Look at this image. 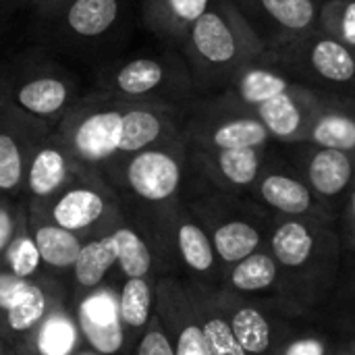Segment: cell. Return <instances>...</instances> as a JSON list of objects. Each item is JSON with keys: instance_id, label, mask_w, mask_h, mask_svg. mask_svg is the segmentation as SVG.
I'll return each mask as SVG.
<instances>
[{"instance_id": "obj_1", "label": "cell", "mask_w": 355, "mask_h": 355, "mask_svg": "<svg viewBox=\"0 0 355 355\" xmlns=\"http://www.w3.org/2000/svg\"><path fill=\"white\" fill-rule=\"evenodd\" d=\"M185 106H154L121 100L102 89L81 96L54 131L75 158L104 171L114 160L183 133Z\"/></svg>"}, {"instance_id": "obj_2", "label": "cell", "mask_w": 355, "mask_h": 355, "mask_svg": "<svg viewBox=\"0 0 355 355\" xmlns=\"http://www.w3.org/2000/svg\"><path fill=\"white\" fill-rule=\"evenodd\" d=\"M177 50L187 62L196 94L210 96L225 92L239 67L264 54L266 46L235 0H212Z\"/></svg>"}, {"instance_id": "obj_3", "label": "cell", "mask_w": 355, "mask_h": 355, "mask_svg": "<svg viewBox=\"0 0 355 355\" xmlns=\"http://www.w3.org/2000/svg\"><path fill=\"white\" fill-rule=\"evenodd\" d=\"M189 146L185 135L123 156L100 171L121 200L154 210L179 202L181 187L189 175Z\"/></svg>"}, {"instance_id": "obj_4", "label": "cell", "mask_w": 355, "mask_h": 355, "mask_svg": "<svg viewBox=\"0 0 355 355\" xmlns=\"http://www.w3.org/2000/svg\"><path fill=\"white\" fill-rule=\"evenodd\" d=\"M96 89L154 106H187L198 98L185 58L171 46L158 54L131 56L104 67L96 77Z\"/></svg>"}, {"instance_id": "obj_5", "label": "cell", "mask_w": 355, "mask_h": 355, "mask_svg": "<svg viewBox=\"0 0 355 355\" xmlns=\"http://www.w3.org/2000/svg\"><path fill=\"white\" fill-rule=\"evenodd\" d=\"M266 54L295 83L355 98V50L320 27L266 46Z\"/></svg>"}, {"instance_id": "obj_6", "label": "cell", "mask_w": 355, "mask_h": 355, "mask_svg": "<svg viewBox=\"0 0 355 355\" xmlns=\"http://www.w3.org/2000/svg\"><path fill=\"white\" fill-rule=\"evenodd\" d=\"M183 135L193 150L266 148L275 144L256 110L229 92L193 98L185 106Z\"/></svg>"}, {"instance_id": "obj_7", "label": "cell", "mask_w": 355, "mask_h": 355, "mask_svg": "<svg viewBox=\"0 0 355 355\" xmlns=\"http://www.w3.org/2000/svg\"><path fill=\"white\" fill-rule=\"evenodd\" d=\"M37 208H42L58 227L81 239L104 235L125 218L119 193L96 168H85L48 204Z\"/></svg>"}, {"instance_id": "obj_8", "label": "cell", "mask_w": 355, "mask_h": 355, "mask_svg": "<svg viewBox=\"0 0 355 355\" xmlns=\"http://www.w3.org/2000/svg\"><path fill=\"white\" fill-rule=\"evenodd\" d=\"M6 79L8 102L52 129L81 98L75 79L50 60L27 62L12 75H6Z\"/></svg>"}, {"instance_id": "obj_9", "label": "cell", "mask_w": 355, "mask_h": 355, "mask_svg": "<svg viewBox=\"0 0 355 355\" xmlns=\"http://www.w3.org/2000/svg\"><path fill=\"white\" fill-rule=\"evenodd\" d=\"M281 146V144H279ZM283 156L304 177L322 206L347 200L355 183V156L312 141L281 146Z\"/></svg>"}, {"instance_id": "obj_10", "label": "cell", "mask_w": 355, "mask_h": 355, "mask_svg": "<svg viewBox=\"0 0 355 355\" xmlns=\"http://www.w3.org/2000/svg\"><path fill=\"white\" fill-rule=\"evenodd\" d=\"M252 193L260 204L283 216L316 218L318 214L327 212L295 166L283 156V152H275L272 146L266 154L262 173L252 187Z\"/></svg>"}, {"instance_id": "obj_11", "label": "cell", "mask_w": 355, "mask_h": 355, "mask_svg": "<svg viewBox=\"0 0 355 355\" xmlns=\"http://www.w3.org/2000/svg\"><path fill=\"white\" fill-rule=\"evenodd\" d=\"M52 127L27 116L10 102L0 114V196L19 200L29 158Z\"/></svg>"}, {"instance_id": "obj_12", "label": "cell", "mask_w": 355, "mask_h": 355, "mask_svg": "<svg viewBox=\"0 0 355 355\" xmlns=\"http://www.w3.org/2000/svg\"><path fill=\"white\" fill-rule=\"evenodd\" d=\"M85 168L89 166H83L64 139L52 129L42 137L29 158L21 198L29 206H44Z\"/></svg>"}, {"instance_id": "obj_13", "label": "cell", "mask_w": 355, "mask_h": 355, "mask_svg": "<svg viewBox=\"0 0 355 355\" xmlns=\"http://www.w3.org/2000/svg\"><path fill=\"white\" fill-rule=\"evenodd\" d=\"M71 310L83 345L102 355L125 354L129 343L119 318V291L112 285L104 283L71 300Z\"/></svg>"}, {"instance_id": "obj_14", "label": "cell", "mask_w": 355, "mask_h": 355, "mask_svg": "<svg viewBox=\"0 0 355 355\" xmlns=\"http://www.w3.org/2000/svg\"><path fill=\"white\" fill-rule=\"evenodd\" d=\"M264 46L320 27L324 0H235Z\"/></svg>"}, {"instance_id": "obj_15", "label": "cell", "mask_w": 355, "mask_h": 355, "mask_svg": "<svg viewBox=\"0 0 355 355\" xmlns=\"http://www.w3.org/2000/svg\"><path fill=\"white\" fill-rule=\"evenodd\" d=\"M69 300V285L54 277L31 279L23 295L0 316V329L17 349L33 352V341L50 310Z\"/></svg>"}, {"instance_id": "obj_16", "label": "cell", "mask_w": 355, "mask_h": 355, "mask_svg": "<svg viewBox=\"0 0 355 355\" xmlns=\"http://www.w3.org/2000/svg\"><path fill=\"white\" fill-rule=\"evenodd\" d=\"M266 148H237V150H193L189 148V173L223 191H252L256 185L266 154Z\"/></svg>"}, {"instance_id": "obj_17", "label": "cell", "mask_w": 355, "mask_h": 355, "mask_svg": "<svg viewBox=\"0 0 355 355\" xmlns=\"http://www.w3.org/2000/svg\"><path fill=\"white\" fill-rule=\"evenodd\" d=\"M324 92L295 83L287 92L256 106V114L262 121L275 144H297L308 141L316 112L322 104Z\"/></svg>"}, {"instance_id": "obj_18", "label": "cell", "mask_w": 355, "mask_h": 355, "mask_svg": "<svg viewBox=\"0 0 355 355\" xmlns=\"http://www.w3.org/2000/svg\"><path fill=\"white\" fill-rule=\"evenodd\" d=\"M27 225H29V233L33 237L35 250L40 254L44 272L69 285L71 270L75 266V260L85 239L58 227L42 208L29 206V204H27Z\"/></svg>"}, {"instance_id": "obj_19", "label": "cell", "mask_w": 355, "mask_h": 355, "mask_svg": "<svg viewBox=\"0 0 355 355\" xmlns=\"http://www.w3.org/2000/svg\"><path fill=\"white\" fill-rule=\"evenodd\" d=\"M191 212L200 216L202 225L210 233L216 256L227 264H237L243 258L258 252L262 243V233L256 223L248 216H223L204 200L191 206Z\"/></svg>"}, {"instance_id": "obj_20", "label": "cell", "mask_w": 355, "mask_h": 355, "mask_svg": "<svg viewBox=\"0 0 355 355\" xmlns=\"http://www.w3.org/2000/svg\"><path fill=\"white\" fill-rule=\"evenodd\" d=\"M156 306V314L171 337L175 355H210L202 322L193 314L191 302H187L171 281L158 285Z\"/></svg>"}, {"instance_id": "obj_21", "label": "cell", "mask_w": 355, "mask_h": 355, "mask_svg": "<svg viewBox=\"0 0 355 355\" xmlns=\"http://www.w3.org/2000/svg\"><path fill=\"white\" fill-rule=\"evenodd\" d=\"M293 85H295V81L264 50V54H260V56L248 60L243 67H239V71L233 75V79L225 92H229L241 104L256 108V106L264 104L266 100L287 92Z\"/></svg>"}, {"instance_id": "obj_22", "label": "cell", "mask_w": 355, "mask_h": 355, "mask_svg": "<svg viewBox=\"0 0 355 355\" xmlns=\"http://www.w3.org/2000/svg\"><path fill=\"white\" fill-rule=\"evenodd\" d=\"M308 141L355 156V98L324 92Z\"/></svg>"}, {"instance_id": "obj_23", "label": "cell", "mask_w": 355, "mask_h": 355, "mask_svg": "<svg viewBox=\"0 0 355 355\" xmlns=\"http://www.w3.org/2000/svg\"><path fill=\"white\" fill-rule=\"evenodd\" d=\"M212 0H141L146 27L166 46L177 48L187 29L206 12Z\"/></svg>"}, {"instance_id": "obj_24", "label": "cell", "mask_w": 355, "mask_h": 355, "mask_svg": "<svg viewBox=\"0 0 355 355\" xmlns=\"http://www.w3.org/2000/svg\"><path fill=\"white\" fill-rule=\"evenodd\" d=\"M116 262L119 254L112 231L85 239L69 277V302L104 285Z\"/></svg>"}, {"instance_id": "obj_25", "label": "cell", "mask_w": 355, "mask_h": 355, "mask_svg": "<svg viewBox=\"0 0 355 355\" xmlns=\"http://www.w3.org/2000/svg\"><path fill=\"white\" fill-rule=\"evenodd\" d=\"M121 0H64L54 12L62 31L77 40H98L121 17Z\"/></svg>"}, {"instance_id": "obj_26", "label": "cell", "mask_w": 355, "mask_h": 355, "mask_svg": "<svg viewBox=\"0 0 355 355\" xmlns=\"http://www.w3.org/2000/svg\"><path fill=\"white\" fill-rule=\"evenodd\" d=\"M312 216H283L270 237L272 256L279 264L297 268L304 266L316 245Z\"/></svg>"}, {"instance_id": "obj_27", "label": "cell", "mask_w": 355, "mask_h": 355, "mask_svg": "<svg viewBox=\"0 0 355 355\" xmlns=\"http://www.w3.org/2000/svg\"><path fill=\"white\" fill-rule=\"evenodd\" d=\"M154 316V289L148 277L125 279L119 289V318L127 343L135 347Z\"/></svg>"}, {"instance_id": "obj_28", "label": "cell", "mask_w": 355, "mask_h": 355, "mask_svg": "<svg viewBox=\"0 0 355 355\" xmlns=\"http://www.w3.org/2000/svg\"><path fill=\"white\" fill-rule=\"evenodd\" d=\"M81 345V335L71 310V302H58L44 324L40 327L35 341H33V354L37 355H73L75 349Z\"/></svg>"}, {"instance_id": "obj_29", "label": "cell", "mask_w": 355, "mask_h": 355, "mask_svg": "<svg viewBox=\"0 0 355 355\" xmlns=\"http://www.w3.org/2000/svg\"><path fill=\"white\" fill-rule=\"evenodd\" d=\"M112 237L116 241V254H119L116 268L121 270V275L125 279L150 277L154 266V252L144 231L125 216L112 229Z\"/></svg>"}, {"instance_id": "obj_30", "label": "cell", "mask_w": 355, "mask_h": 355, "mask_svg": "<svg viewBox=\"0 0 355 355\" xmlns=\"http://www.w3.org/2000/svg\"><path fill=\"white\" fill-rule=\"evenodd\" d=\"M25 202V200H23ZM6 270H10L12 275L21 277V279H37V277H44V268H42V262H40V254L35 250V243H33V237L29 233V225H27V212H25V218L21 220L19 229H17V235L15 239L10 241L4 258H2V264ZM48 277V275H46Z\"/></svg>"}, {"instance_id": "obj_31", "label": "cell", "mask_w": 355, "mask_h": 355, "mask_svg": "<svg viewBox=\"0 0 355 355\" xmlns=\"http://www.w3.org/2000/svg\"><path fill=\"white\" fill-rule=\"evenodd\" d=\"M231 329L248 355H262L270 347V324L268 320L250 306H241L231 316Z\"/></svg>"}, {"instance_id": "obj_32", "label": "cell", "mask_w": 355, "mask_h": 355, "mask_svg": "<svg viewBox=\"0 0 355 355\" xmlns=\"http://www.w3.org/2000/svg\"><path fill=\"white\" fill-rule=\"evenodd\" d=\"M277 260L268 254L254 252L235 264L231 272V285L237 291H262L275 285L277 281Z\"/></svg>"}, {"instance_id": "obj_33", "label": "cell", "mask_w": 355, "mask_h": 355, "mask_svg": "<svg viewBox=\"0 0 355 355\" xmlns=\"http://www.w3.org/2000/svg\"><path fill=\"white\" fill-rule=\"evenodd\" d=\"M320 29L355 50V0H324Z\"/></svg>"}, {"instance_id": "obj_34", "label": "cell", "mask_w": 355, "mask_h": 355, "mask_svg": "<svg viewBox=\"0 0 355 355\" xmlns=\"http://www.w3.org/2000/svg\"><path fill=\"white\" fill-rule=\"evenodd\" d=\"M200 314H202L200 322L206 335L210 355H248L241 343L237 341L229 320H225L223 316H214L206 310H202Z\"/></svg>"}, {"instance_id": "obj_35", "label": "cell", "mask_w": 355, "mask_h": 355, "mask_svg": "<svg viewBox=\"0 0 355 355\" xmlns=\"http://www.w3.org/2000/svg\"><path fill=\"white\" fill-rule=\"evenodd\" d=\"M25 212H27V204L23 202V198L15 200V198L0 196V264L10 241L17 235L21 220L25 218Z\"/></svg>"}, {"instance_id": "obj_36", "label": "cell", "mask_w": 355, "mask_h": 355, "mask_svg": "<svg viewBox=\"0 0 355 355\" xmlns=\"http://www.w3.org/2000/svg\"><path fill=\"white\" fill-rule=\"evenodd\" d=\"M133 355H175L171 337H168L164 324L160 322L158 314L152 316L150 324L137 339V343L133 347Z\"/></svg>"}, {"instance_id": "obj_37", "label": "cell", "mask_w": 355, "mask_h": 355, "mask_svg": "<svg viewBox=\"0 0 355 355\" xmlns=\"http://www.w3.org/2000/svg\"><path fill=\"white\" fill-rule=\"evenodd\" d=\"M283 355H324V345L318 339H300L291 343Z\"/></svg>"}, {"instance_id": "obj_38", "label": "cell", "mask_w": 355, "mask_h": 355, "mask_svg": "<svg viewBox=\"0 0 355 355\" xmlns=\"http://www.w3.org/2000/svg\"><path fill=\"white\" fill-rule=\"evenodd\" d=\"M62 2H64V0H33L35 8H37L42 15H46V17H54V12L60 8Z\"/></svg>"}, {"instance_id": "obj_39", "label": "cell", "mask_w": 355, "mask_h": 355, "mask_svg": "<svg viewBox=\"0 0 355 355\" xmlns=\"http://www.w3.org/2000/svg\"><path fill=\"white\" fill-rule=\"evenodd\" d=\"M6 104H8V79L6 75L0 73V114L4 112Z\"/></svg>"}, {"instance_id": "obj_40", "label": "cell", "mask_w": 355, "mask_h": 355, "mask_svg": "<svg viewBox=\"0 0 355 355\" xmlns=\"http://www.w3.org/2000/svg\"><path fill=\"white\" fill-rule=\"evenodd\" d=\"M347 216H349L352 227L355 229V183L354 187H352V191H349V196H347Z\"/></svg>"}, {"instance_id": "obj_41", "label": "cell", "mask_w": 355, "mask_h": 355, "mask_svg": "<svg viewBox=\"0 0 355 355\" xmlns=\"http://www.w3.org/2000/svg\"><path fill=\"white\" fill-rule=\"evenodd\" d=\"M10 352H12V345H10V341L6 339L4 331L0 329V355H10Z\"/></svg>"}, {"instance_id": "obj_42", "label": "cell", "mask_w": 355, "mask_h": 355, "mask_svg": "<svg viewBox=\"0 0 355 355\" xmlns=\"http://www.w3.org/2000/svg\"><path fill=\"white\" fill-rule=\"evenodd\" d=\"M73 355H102V354H98L96 349H92V347H87V345H83V343H81V345L75 349V354Z\"/></svg>"}, {"instance_id": "obj_43", "label": "cell", "mask_w": 355, "mask_h": 355, "mask_svg": "<svg viewBox=\"0 0 355 355\" xmlns=\"http://www.w3.org/2000/svg\"><path fill=\"white\" fill-rule=\"evenodd\" d=\"M10 355H37V354H33V352H27V349H17V347H12Z\"/></svg>"}]
</instances>
